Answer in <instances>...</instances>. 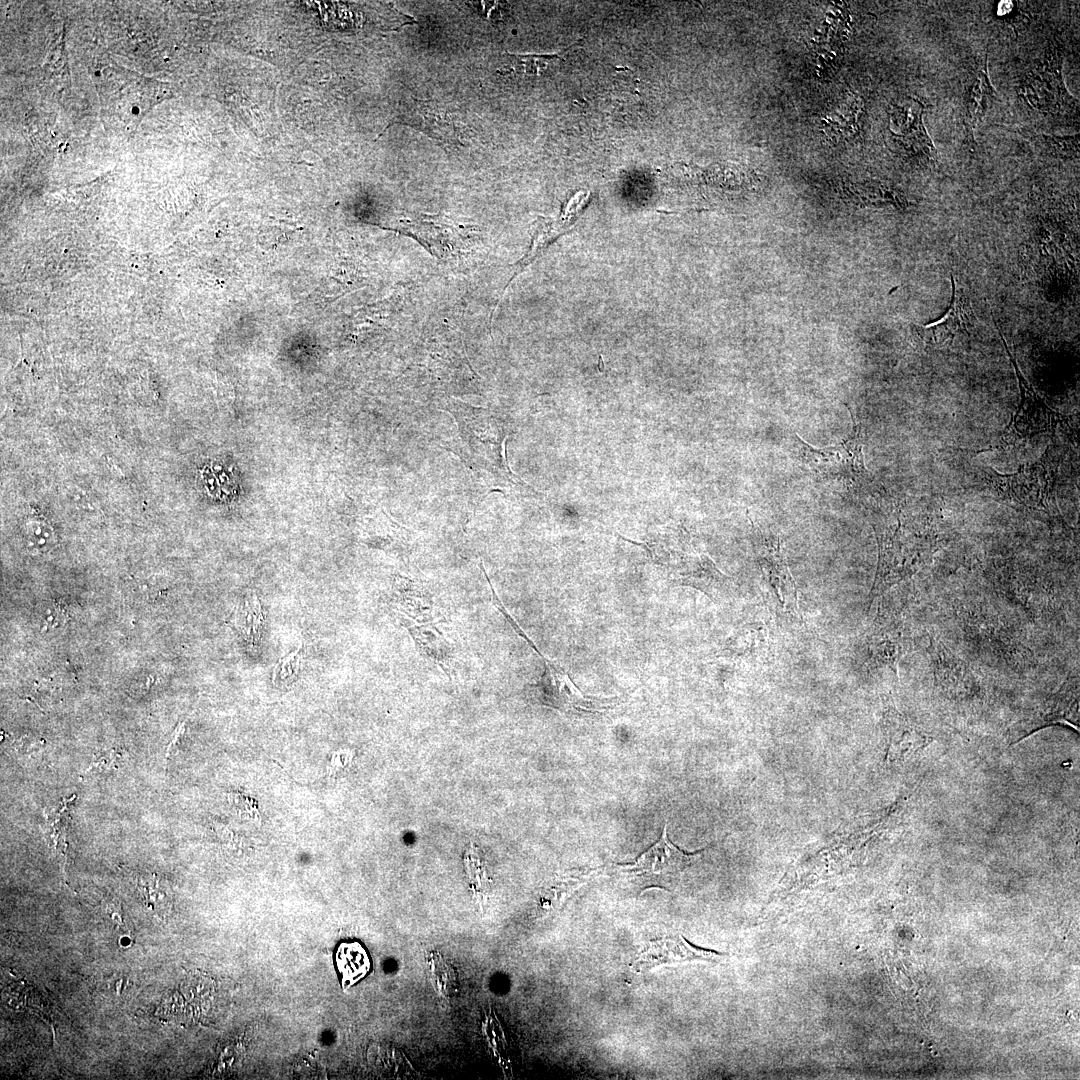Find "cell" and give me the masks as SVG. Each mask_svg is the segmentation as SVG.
Segmentation results:
<instances>
[{
    "label": "cell",
    "mask_w": 1080,
    "mask_h": 1080,
    "mask_svg": "<svg viewBox=\"0 0 1080 1080\" xmlns=\"http://www.w3.org/2000/svg\"><path fill=\"white\" fill-rule=\"evenodd\" d=\"M137 890L143 906L157 917L164 918L172 905L170 890L156 874L139 876Z\"/></svg>",
    "instance_id": "obj_13"
},
{
    "label": "cell",
    "mask_w": 1080,
    "mask_h": 1080,
    "mask_svg": "<svg viewBox=\"0 0 1080 1080\" xmlns=\"http://www.w3.org/2000/svg\"><path fill=\"white\" fill-rule=\"evenodd\" d=\"M849 411L852 431L842 441L817 448L794 433L792 443L798 459L817 477L865 484L871 478L864 462L862 426L855 414Z\"/></svg>",
    "instance_id": "obj_2"
},
{
    "label": "cell",
    "mask_w": 1080,
    "mask_h": 1080,
    "mask_svg": "<svg viewBox=\"0 0 1080 1080\" xmlns=\"http://www.w3.org/2000/svg\"><path fill=\"white\" fill-rule=\"evenodd\" d=\"M1056 466L1040 462L1019 467L1012 474H1000L988 468L985 479L996 495L1004 500L1031 508H1044L1052 496Z\"/></svg>",
    "instance_id": "obj_5"
},
{
    "label": "cell",
    "mask_w": 1080,
    "mask_h": 1080,
    "mask_svg": "<svg viewBox=\"0 0 1080 1080\" xmlns=\"http://www.w3.org/2000/svg\"><path fill=\"white\" fill-rule=\"evenodd\" d=\"M721 956L722 953L694 946L681 936L663 938L648 942L633 962L632 969L645 972L662 964L693 960L712 961Z\"/></svg>",
    "instance_id": "obj_10"
},
{
    "label": "cell",
    "mask_w": 1080,
    "mask_h": 1080,
    "mask_svg": "<svg viewBox=\"0 0 1080 1080\" xmlns=\"http://www.w3.org/2000/svg\"><path fill=\"white\" fill-rule=\"evenodd\" d=\"M452 414L458 423L461 439L466 443L467 456L473 462L471 465L494 475L497 469L510 477L514 476L502 454L503 436L499 433L496 417L474 408L458 409Z\"/></svg>",
    "instance_id": "obj_3"
},
{
    "label": "cell",
    "mask_w": 1080,
    "mask_h": 1080,
    "mask_svg": "<svg viewBox=\"0 0 1080 1080\" xmlns=\"http://www.w3.org/2000/svg\"><path fill=\"white\" fill-rule=\"evenodd\" d=\"M429 967L432 978L441 994L450 996L456 992L457 978L454 969L440 955H430Z\"/></svg>",
    "instance_id": "obj_16"
},
{
    "label": "cell",
    "mask_w": 1080,
    "mask_h": 1080,
    "mask_svg": "<svg viewBox=\"0 0 1080 1080\" xmlns=\"http://www.w3.org/2000/svg\"><path fill=\"white\" fill-rule=\"evenodd\" d=\"M40 746L41 744L38 741H29L28 743V739L25 738H22L16 744V748L20 753H33Z\"/></svg>",
    "instance_id": "obj_19"
},
{
    "label": "cell",
    "mask_w": 1080,
    "mask_h": 1080,
    "mask_svg": "<svg viewBox=\"0 0 1080 1080\" xmlns=\"http://www.w3.org/2000/svg\"><path fill=\"white\" fill-rule=\"evenodd\" d=\"M121 757L122 753L118 752L115 749L95 753L90 766L83 773V775L90 773L94 769H99L100 771H102L115 768L117 763H119Z\"/></svg>",
    "instance_id": "obj_18"
},
{
    "label": "cell",
    "mask_w": 1080,
    "mask_h": 1080,
    "mask_svg": "<svg viewBox=\"0 0 1080 1080\" xmlns=\"http://www.w3.org/2000/svg\"><path fill=\"white\" fill-rule=\"evenodd\" d=\"M509 63L516 72L527 75L543 74L550 66H554L561 60L559 54L552 55H508Z\"/></svg>",
    "instance_id": "obj_15"
},
{
    "label": "cell",
    "mask_w": 1080,
    "mask_h": 1080,
    "mask_svg": "<svg viewBox=\"0 0 1080 1080\" xmlns=\"http://www.w3.org/2000/svg\"><path fill=\"white\" fill-rule=\"evenodd\" d=\"M537 654L544 662L545 671L533 688V694L542 704L570 713H594L606 711L617 704L616 698H600L585 695L570 677L556 664Z\"/></svg>",
    "instance_id": "obj_7"
},
{
    "label": "cell",
    "mask_w": 1080,
    "mask_h": 1080,
    "mask_svg": "<svg viewBox=\"0 0 1080 1080\" xmlns=\"http://www.w3.org/2000/svg\"><path fill=\"white\" fill-rule=\"evenodd\" d=\"M999 335L1015 370L1020 390L1019 406L1005 428L1001 441L1005 445H1013L1031 439L1038 434L1054 433L1057 425L1063 419L1062 414L1052 409L1034 390L1023 375L1001 331H999Z\"/></svg>",
    "instance_id": "obj_4"
},
{
    "label": "cell",
    "mask_w": 1080,
    "mask_h": 1080,
    "mask_svg": "<svg viewBox=\"0 0 1080 1080\" xmlns=\"http://www.w3.org/2000/svg\"><path fill=\"white\" fill-rule=\"evenodd\" d=\"M301 651H302V645L300 644L299 647L295 651H293V652L289 653L288 655L282 657L278 661V663L276 664V666L274 668V672H273V681L274 682L277 680L278 682L286 684V683L291 682L295 678V676L298 674V672L300 670V667H301V660H302Z\"/></svg>",
    "instance_id": "obj_17"
},
{
    "label": "cell",
    "mask_w": 1080,
    "mask_h": 1080,
    "mask_svg": "<svg viewBox=\"0 0 1080 1080\" xmlns=\"http://www.w3.org/2000/svg\"><path fill=\"white\" fill-rule=\"evenodd\" d=\"M106 911L113 921H115L118 925L123 926L121 914L119 913V908L116 907L115 904L107 905Z\"/></svg>",
    "instance_id": "obj_20"
},
{
    "label": "cell",
    "mask_w": 1080,
    "mask_h": 1080,
    "mask_svg": "<svg viewBox=\"0 0 1080 1080\" xmlns=\"http://www.w3.org/2000/svg\"><path fill=\"white\" fill-rule=\"evenodd\" d=\"M336 961L343 980L348 984L363 977L369 969L366 951L356 942L341 944L337 951Z\"/></svg>",
    "instance_id": "obj_14"
},
{
    "label": "cell",
    "mask_w": 1080,
    "mask_h": 1080,
    "mask_svg": "<svg viewBox=\"0 0 1080 1080\" xmlns=\"http://www.w3.org/2000/svg\"><path fill=\"white\" fill-rule=\"evenodd\" d=\"M952 296L948 309L941 318L917 327V335L930 347H944L960 337L970 336L974 326V314L964 289L952 276Z\"/></svg>",
    "instance_id": "obj_8"
},
{
    "label": "cell",
    "mask_w": 1080,
    "mask_h": 1080,
    "mask_svg": "<svg viewBox=\"0 0 1080 1080\" xmlns=\"http://www.w3.org/2000/svg\"><path fill=\"white\" fill-rule=\"evenodd\" d=\"M263 623L264 617L258 597L255 593H250L236 608L232 624L251 647H256L262 634Z\"/></svg>",
    "instance_id": "obj_12"
},
{
    "label": "cell",
    "mask_w": 1080,
    "mask_h": 1080,
    "mask_svg": "<svg viewBox=\"0 0 1080 1080\" xmlns=\"http://www.w3.org/2000/svg\"><path fill=\"white\" fill-rule=\"evenodd\" d=\"M693 858V855L684 853L668 839L665 826L658 842L634 864L625 865L622 870L647 885H660L682 872Z\"/></svg>",
    "instance_id": "obj_9"
},
{
    "label": "cell",
    "mask_w": 1080,
    "mask_h": 1080,
    "mask_svg": "<svg viewBox=\"0 0 1080 1080\" xmlns=\"http://www.w3.org/2000/svg\"><path fill=\"white\" fill-rule=\"evenodd\" d=\"M869 521L878 543V564L871 602L918 570L930 548L921 524L902 505L872 509Z\"/></svg>",
    "instance_id": "obj_1"
},
{
    "label": "cell",
    "mask_w": 1080,
    "mask_h": 1080,
    "mask_svg": "<svg viewBox=\"0 0 1080 1080\" xmlns=\"http://www.w3.org/2000/svg\"><path fill=\"white\" fill-rule=\"evenodd\" d=\"M756 560L771 598L779 609L798 614L797 587L790 573L780 538L751 520Z\"/></svg>",
    "instance_id": "obj_6"
},
{
    "label": "cell",
    "mask_w": 1080,
    "mask_h": 1080,
    "mask_svg": "<svg viewBox=\"0 0 1080 1080\" xmlns=\"http://www.w3.org/2000/svg\"><path fill=\"white\" fill-rule=\"evenodd\" d=\"M994 89L990 83L987 72V56L983 66L976 70L965 95V126L970 141H973L974 129L980 122L991 102L994 100Z\"/></svg>",
    "instance_id": "obj_11"
}]
</instances>
